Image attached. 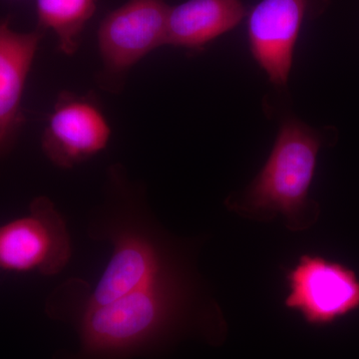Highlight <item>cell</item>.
I'll return each mask as SVG.
<instances>
[{
  "label": "cell",
  "mask_w": 359,
  "mask_h": 359,
  "mask_svg": "<svg viewBox=\"0 0 359 359\" xmlns=\"http://www.w3.org/2000/svg\"><path fill=\"white\" fill-rule=\"evenodd\" d=\"M87 235L112 248L102 275L94 287L79 278L68 280L46 304L49 313L76 323L75 359H128L198 323L190 263L128 179L108 182Z\"/></svg>",
  "instance_id": "6da1fadb"
},
{
  "label": "cell",
  "mask_w": 359,
  "mask_h": 359,
  "mask_svg": "<svg viewBox=\"0 0 359 359\" xmlns=\"http://www.w3.org/2000/svg\"><path fill=\"white\" fill-rule=\"evenodd\" d=\"M337 130L314 128L292 114H283L266 164L240 195L229 198L233 211L255 219L282 216L290 231L309 228L320 208L309 189L321 149L334 145Z\"/></svg>",
  "instance_id": "7a4b0ae2"
},
{
  "label": "cell",
  "mask_w": 359,
  "mask_h": 359,
  "mask_svg": "<svg viewBox=\"0 0 359 359\" xmlns=\"http://www.w3.org/2000/svg\"><path fill=\"white\" fill-rule=\"evenodd\" d=\"M71 257L67 224L48 198H36L27 215L0 226L2 271L56 276L69 264Z\"/></svg>",
  "instance_id": "3957f363"
},
{
  "label": "cell",
  "mask_w": 359,
  "mask_h": 359,
  "mask_svg": "<svg viewBox=\"0 0 359 359\" xmlns=\"http://www.w3.org/2000/svg\"><path fill=\"white\" fill-rule=\"evenodd\" d=\"M170 9L168 0H128L106 15L98 46L108 86L119 87L133 66L166 45Z\"/></svg>",
  "instance_id": "277c9868"
},
{
  "label": "cell",
  "mask_w": 359,
  "mask_h": 359,
  "mask_svg": "<svg viewBox=\"0 0 359 359\" xmlns=\"http://www.w3.org/2000/svg\"><path fill=\"white\" fill-rule=\"evenodd\" d=\"M327 1L261 0L248 14L250 53L278 92H287L295 45L304 20L318 15Z\"/></svg>",
  "instance_id": "5b68a950"
},
{
  "label": "cell",
  "mask_w": 359,
  "mask_h": 359,
  "mask_svg": "<svg viewBox=\"0 0 359 359\" xmlns=\"http://www.w3.org/2000/svg\"><path fill=\"white\" fill-rule=\"evenodd\" d=\"M285 280L290 292L285 306L309 325H330L359 309V278L344 264L304 255Z\"/></svg>",
  "instance_id": "8992f818"
},
{
  "label": "cell",
  "mask_w": 359,
  "mask_h": 359,
  "mask_svg": "<svg viewBox=\"0 0 359 359\" xmlns=\"http://www.w3.org/2000/svg\"><path fill=\"white\" fill-rule=\"evenodd\" d=\"M111 129L98 105L86 96L65 93L49 116L42 149L61 169H72L107 147Z\"/></svg>",
  "instance_id": "52a82bcc"
},
{
  "label": "cell",
  "mask_w": 359,
  "mask_h": 359,
  "mask_svg": "<svg viewBox=\"0 0 359 359\" xmlns=\"http://www.w3.org/2000/svg\"><path fill=\"white\" fill-rule=\"evenodd\" d=\"M43 32L13 30L0 20V159L11 150L23 121L21 100Z\"/></svg>",
  "instance_id": "ba28073f"
},
{
  "label": "cell",
  "mask_w": 359,
  "mask_h": 359,
  "mask_svg": "<svg viewBox=\"0 0 359 359\" xmlns=\"http://www.w3.org/2000/svg\"><path fill=\"white\" fill-rule=\"evenodd\" d=\"M247 15L243 0H186L170 9L166 45L202 51Z\"/></svg>",
  "instance_id": "9c48e42d"
},
{
  "label": "cell",
  "mask_w": 359,
  "mask_h": 359,
  "mask_svg": "<svg viewBox=\"0 0 359 359\" xmlns=\"http://www.w3.org/2000/svg\"><path fill=\"white\" fill-rule=\"evenodd\" d=\"M97 0H36L39 28L51 30L58 47L73 55L80 45L82 33L96 11Z\"/></svg>",
  "instance_id": "30bf717a"
}]
</instances>
